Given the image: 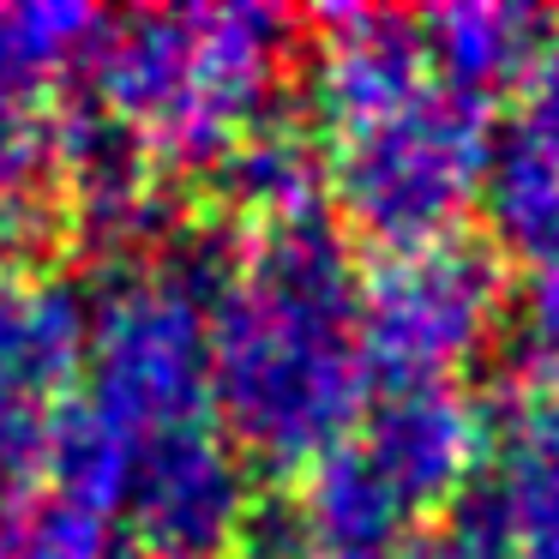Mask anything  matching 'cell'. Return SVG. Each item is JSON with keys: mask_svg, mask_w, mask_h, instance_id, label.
I'll list each match as a JSON object with an SVG mask.
<instances>
[{"mask_svg": "<svg viewBox=\"0 0 559 559\" xmlns=\"http://www.w3.org/2000/svg\"><path fill=\"white\" fill-rule=\"evenodd\" d=\"M355 289L349 241L331 217L247 241L241 277L211 307V403L247 463L301 475L367 415Z\"/></svg>", "mask_w": 559, "mask_h": 559, "instance_id": "obj_1", "label": "cell"}, {"mask_svg": "<svg viewBox=\"0 0 559 559\" xmlns=\"http://www.w3.org/2000/svg\"><path fill=\"white\" fill-rule=\"evenodd\" d=\"M295 19L277 7H157L103 19L85 55L97 109L133 127L157 163L211 169L247 127L277 115Z\"/></svg>", "mask_w": 559, "mask_h": 559, "instance_id": "obj_2", "label": "cell"}, {"mask_svg": "<svg viewBox=\"0 0 559 559\" xmlns=\"http://www.w3.org/2000/svg\"><path fill=\"white\" fill-rule=\"evenodd\" d=\"M487 139H493L487 109L433 79L391 115L325 139L331 199L343 205L349 229L385 253L445 241L481 199Z\"/></svg>", "mask_w": 559, "mask_h": 559, "instance_id": "obj_3", "label": "cell"}, {"mask_svg": "<svg viewBox=\"0 0 559 559\" xmlns=\"http://www.w3.org/2000/svg\"><path fill=\"white\" fill-rule=\"evenodd\" d=\"M85 403L127 439L211 421V313L157 265L109 271L91 301Z\"/></svg>", "mask_w": 559, "mask_h": 559, "instance_id": "obj_4", "label": "cell"}, {"mask_svg": "<svg viewBox=\"0 0 559 559\" xmlns=\"http://www.w3.org/2000/svg\"><path fill=\"white\" fill-rule=\"evenodd\" d=\"M506 283L499 259L475 241H427L409 253H385L355 289V343L367 379L397 385H451L457 367L487 349Z\"/></svg>", "mask_w": 559, "mask_h": 559, "instance_id": "obj_5", "label": "cell"}, {"mask_svg": "<svg viewBox=\"0 0 559 559\" xmlns=\"http://www.w3.org/2000/svg\"><path fill=\"white\" fill-rule=\"evenodd\" d=\"M247 457L223 427L193 421L139 439L121 511L157 559H223L253 518Z\"/></svg>", "mask_w": 559, "mask_h": 559, "instance_id": "obj_6", "label": "cell"}, {"mask_svg": "<svg viewBox=\"0 0 559 559\" xmlns=\"http://www.w3.org/2000/svg\"><path fill=\"white\" fill-rule=\"evenodd\" d=\"M55 181L67 187L73 235L97 259H109V271H121L133 253L163 247L175 235V205L163 193L157 151L97 103L61 115Z\"/></svg>", "mask_w": 559, "mask_h": 559, "instance_id": "obj_7", "label": "cell"}, {"mask_svg": "<svg viewBox=\"0 0 559 559\" xmlns=\"http://www.w3.org/2000/svg\"><path fill=\"white\" fill-rule=\"evenodd\" d=\"M481 439V403H469L457 385H397L361 415L355 445L409 506V518H421L433 506H451L475 481Z\"/></svg>", "mask_w": 559, "mask_h": 559, "instance_id": "obj_8", "label": "cell"}, {"mask_svg": "<svg viewBox=\"0 0 559 559\" xmlns=\"http://www.w3.org/2000/svg\"><path fill=\"white\" fill-rule=\"evenodd\" d=\"M481 199L499 247L530 265L559 259V43L518 85L511 115L487 139Z\"/></svg>", "mask_w": 559, "mask_h": 559, "instance_id": "obj_9", "label": "cell"}, {"mask_svg": "<svg viewBox=\"0 0 559 559\" xmlns=\"http://www.w3.org/2000/svg\"><path fill=\"white\" fill-rule=\"evenodd\" d=\"M481 421L499 451L487 487L511 523V554L559 559V373L518 361Z\"/></svg>", "mask_w": 559, "mask_h": 559, "instance_id": "obj_10", "label": "cell"}, {"mask_svg": "<svg viewBox=\"0 0 559 559\" xmlns=\"http://www.w3.org/2000/svg\"><path fill=\"white\" fill-rule=\"evenodd\" d=\"M319 25H325V37L313 49L307 103H313V121L325 127V139L349 133L373 115H391L397 103L433 85L415 19L385 13V7H337Z\"/></svg>", "mask_w": 559, "mask_h": 559, "instance_id": "obj_11", "label": "cell"}, {"mask_svg": "<svg viewBox=\"0 0 559 559\" xmlns=\"http://www.w3.org/2000/svg\"><path fill=\"white\" fill-rule=\"evenodd\" d=\"M427 73L445 91L487 109L493 97H518V85L554 49V19L523 0H445L415 19Z\"/></svg>", "mask_w": 559, "mask_h": 559, "instance_id": "obj_12", "label": "cell"}, {"mask_svg": "<svg viewBox=\"0 0 559 559\" xmlns=\"http://www.w3.org/2000/svg\"><path fill=\"white\" fill-rule=\"evenodd\" d=\"M217 199L229 205L235 229H289V223L325 217L331 175H325V145L289 115H265L259 127H247L217 163H211Z\"/></svg>", "mask_w": 559, "mask_h": 559, "instance_id": "obj_13", "label": "cell"}, {"mask_svg": "<svg viewBox=\"0 0 559 559\" xmlns=\"http://www.w3.org/2000/svg\"><path fill=\"white\" fill-rule=\"evenodd\" d=\"M91 301L67 277L0 271V391L55 403L85 367Z\"/></svg>", "mask_w": 559, "mask_h": 559, "instance_id": "obj_14", "label": "cell"}, {"mask_svg": "<svg viewBox=\"0 0 559 559\" xmlns=\"http://www.w3.org/2000/svg\"><path fill=\"white\" fill-rule=\"evenodd\" d=\"M295 511L319 554H391V542H403V530H409V506L391 493V481L367 463L355 439L307 463Z\"/></svg>", "mask_w": 559, "mask_h": 559, "instance_id": "obj_15", "label": "cell"}, {"mask_svg": "<svg viewBox=\"0 0 559 559\" xmlns=\"http://www.w3.org/2000/svg\"><path fill=\"white\" fill-rule=\"evenodd\" d=\"M97 31H103V13L79 7V0L0 7V97L43 103L73 67H85Z\"/></svg>", "mask_w": 559, "mask_h": 559, "instance_id": "obj_16", "label": "cell"}, {"mask_svg": "<svg viewBox=\"0 0 559 559\" xmlns=\"http://www.w3.org/2000/svg\"><path fill=\"white\" fill-rule=\"evenodd\" d=\"M133 439L115 421H103L91 403H61L49 427V457H43V475L55 481V499L79 511H121L127 499V475H133Z\"/></svg>", "mask_w": 559, "mask_h": 559, "instance_id": "obj_17", "label": "cell"}, {"mask_svg": "<svg viewBox=\"0 0 559 559\" xmlns=\"http://www.w3.org/2000/svg\"><path fill=\"white\" fill-rule=\"evenodd\" d=\"M0 559H121L109 518L55 493L0 499Z\"/></svg>", "mask_w": 559, "mask_h": 559, "instance_id": "obj_18", "label": "cell"}, {"mask_svg": "<svg viewBox=\"0 0 559 559\" xmlns=\"http://www.w3.org/2000/svg\"><path fill=\"white\" fill-rule=\"evenodd\" d=\"M55 145H61V115L31 97H0V199L43 205V187L55 181Z\"/></svg>", "mask_w": 559, "mask_h": 559, "instance_id": "obj_19", "label": "cell"}, {"mask_svg": "<svg viewBox=\"0 0 559 559\" xmlns=\"http://www.w3.org/2000/svg\"><path fill=\"white\" fill-rule=\"evenodd\" d=\"M55 409H61V403H37V397H19V391H0V499L31 493V481L43 475Z\"/></svg>", "mask_w": 559, "mask_h": 559, "instance_id": "obj_20", "label": "cell"}, {"mask_svg": "<svg viewBox=\"0 0 559 559\" xmlns=\"http://www.w3.org/2000/svg\"><path fill=\"white\" fill-rule=\"evenodd\" d=\"M511 313H518V343H523L518 361L559 373V259H542V265L523 271Z\"/></svg>", "mask_w": 559, "mask_h": 559, "instance_id": "obj_21", "label": "cell"}, {"mask_svg": "<svg viewBox=\"0 0 559 559\" xmlns=\"http://www.w3.org/2000/svg\"><path fill=\"white\" fill-rule=\"evenodd\" d=\"M307 559H391V554H307Z\"/></svg>", "mask_w": 559, "mask_h": 559, "instance_id": "obj_22", "label": "cell"}]
</instances>
